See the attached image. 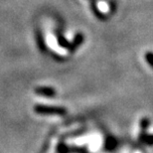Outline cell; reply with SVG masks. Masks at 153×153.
<instances>
[{
	"label": "cell",
	"instance_id": "obj_1",
	"mask_svg": "<svg viewBox=\"0 0 153 153\" xmlns=\"http://www.w3.org/2000/svg\"><path fill=\"white\" fill-rule=\"evenodd\" d=\"M146 60H147V62L149 63V65H150L151 67H153V53H151V52H149V53L146 54Z\"/></svg>",
	"mask_w": 153,
	"mask_h": 153
}]
</instances>
